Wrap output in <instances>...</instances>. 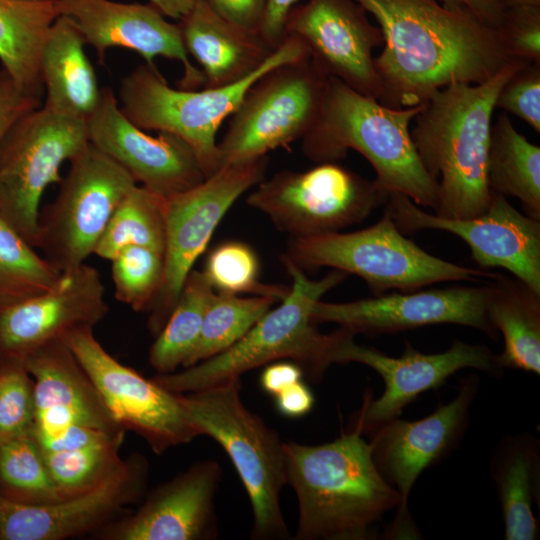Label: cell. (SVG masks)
Returning a JSON list of instances; mask_svg holds the SVG:
<instances>
[{"mask_svg": "<svg viewBox=\"0 0 540 540\" xmlns=\"http://www.w3.org/2000/svg\"><path fill=\"white\" fill-rule=\"evenodd\" d=\"M380 28L383 50L375 57L382 104H424L456 83H481L511 58L498 32L469 10L441 0H356Z\"/></svg>", "mask_w": 540, "mask_h": 540, "instance_id": "obj_1", "label": "cell"}, {"mask_svg": "<svg viewBox=\"0 0 540 540\" xmlns=\"http://www.w3.org/2000/svg\"><path fill=\"white\" fill-rule=\"evenodd\" d=\"M528 62L510 59L489 79L456 83L434 92L416 115L411 137L422 165L437 181L434 213L469 218L488 207L490 131L496 98Z\"/></svg>", "mask_w": 540, "mask_h": 540, "instance_id": "obj_2", "label": "cell"}, {"mask_svg": "<svg viewBox=\"0 0 540 540\" xmlns=\"http://www.w3.org/2000/svg\"><path fill=\"white\" fill-rule=\"evenodd\" d=\"M287 484L298 501L297 540H368L399 493L378 470L357 430L331 442H285Z\"/></svg>", "mask_w": 540, "mask_h": 540, "instance_id": "obj_3", "label": "cell"}, {"mask_svg": "<svg viewBox=\"0 0 540 540\" xmlns=\"http://www.w3.org/2000/svg\"><path fill=\"white\" fill-rule=\"evenodd\" d=\"M423 105L392 108L328 77L319 115L301 139L302 150L317 163L336 162L355 150L388 194L405 195L435 210L438 184L422 165L409 129Z\"/></svg>", "mask_w": 540, "mask_h": 540, "instance_id": "obj_4", "label": "cell"}, {"mask_svg": "<svg viewBox=\"0 0 540 540\" xmlns=\"http://www.w3.org/2000/svg\"><path fill=\"white\" fill-rule=\"evenodd\" d=\"M283 263L292 284L278 307L267 311L225 351L180 371L156 374L152 379L173 393L186 394L240 379L252 369L289 359L311 379L319 380L333 364L341 328L329 334L321 333L312 319V309L348 274L334 270L312 280L286 255Z\"/></svg>", "mask_w": 540, "mask_h": 540, "instance_id": "obj_5", "label": "cell"}, {"mask_svg": "<svg viewBox=\"0 0 540 540\" xmlns=\"http://www.w3.org/2000/svg\"><path fill=\"white\" fill-rule=\"evenodd\" d=\"M179 395L199 434L218 442L232 461L251 503L252 538H289L280 506L287 485L285 441L244 405L240 379Z\"/></svg>", "mask_w": 540, "mask_h": 540, "instance_id": "obj_6", "label": "cell"}, {"mask_svg": "<svg viewBox=\"0 0 540 540\" xmlns=\"http://www.w3.org/2000/svg\"><path fill=\"white\" fill-rule=\"evenodd\" d=\"M306 56L303 43L295 36L285 35L264 64L244 79L202 90L172 88L156 66L142 64L121 80L119 106L139 128L167 132L182 139L208 177L220 168L218 129L237 109L251 85L269 70Z\"/></svg>", "mask_w": 540, "mask_h": 540, "instance_id": "obj_7", "label": "cell"}, {"mask_svg": "<svg viewBox=\"0 0 540 540\" xmlns=\"http://www.w3.org/2000/svg\"><path fill=\"white\" fill-rule=\"evenodd\" d=\"M286 256L303 270L330 267L355 274L376 296L388 290L414 291L440 282L497 275L426 252L403 235L386 211L378 222L358 231L293 238Z\"/></svg>", "mask_w": 540, "mask_h": 540, "instance_id": "obj_8", "label": "cell"}, {"mask_svg": "<svg viewBox=\"0 0 540 540\" xmlns=\"http://www.w3.org/2000/svg\"><path fill=\"white\" fill-rule=\"evenodd\" d=\"M89 143L87 122L45 106L26 113L0 143V217L36 248L40 202L60 169Z\"/></svg>", "mask_w": 540, "mask_h": 540, "instance_id": "obj_9", "label": "cell"}, {"mask_svg": "<svg viewBox=\"0 0 540 540\" xmlns=\"http://www.w3.org/2000/svg\"><path fill=\"white\" fill-rule=\"evenodd\" d=\"M327 83L328 76L309 56L262 75L232 113L218 142L220 167L266 156L302 139L319 115Z\"/></svg>", "mask_w": 540, "mask_h": 540, "instance_id": "obj_10", "label": "cell"}, {"mask_svg": "<svg viewBox=\"0 0 540 540\" xmlns=\"http://www.w3.org/2000/svg\"><path fill=\"white\" fill-rule=\"evenodd\" d=\"M69 162L57 196L40 211L36 246L60 272L94 254L113 212L137 185L126 169L90 142Z\"/></svg>", "mask_w": 540, "mask_h": 540, "instance_id": "obj_11", "label": "cell"}, {"mask_svg": "<svg viewBox=\"0 0 540 540\" xmlns=\"http://www.w3.org/2000/svg\"><path fill=\"white\" fill-rule=\"evenodd\" d=\"M388 193L375 180L336 164L306 171L284 170L261 180L249 194L250 207L264 213L293 238L337 232L365 220Z\"/></svg>", "mask_w": 540, "mask_h": 540, "instance_id": "obj_12", "label": "cell"}, {"mask_svg": "<svg viewBox=\"0 0 540 540\" xmlns=\"http://www.w3.org/2000/svg\"><path fill=\"white\" fill-rule=\"evenodd\" d=\"M267 157L221 166L202 182L165 199L164 273L148 311L157 335L165 325L193 266L235 201L264 179Z\"/></svg>", "mask_w": 540, "mask_h": 540, "instance_id": "obj_13", "label": "cell"}, {"mask_svg": "<svg viewBox=\"0 0 540 540\" xmlns=\"http://www.w3.org/2000/svg\"><path fill=\"white\" fill-rule=\"evenodd\" d=\"M341 328L333 363L357 362L376 371L384 382L380 397L367 392L361 408L352 417L349 429L370 435L382 424L397 418L420 394L437 389L464 368H473L493 377L503 375L497 357L483 344L455 339L449 349L435 354L416 350L408 341L401 356L391 357L378 349L358 345L355 333Z\"/></svg>", "mask_w": 540, "mask_h": 540, "instance_id": "obj_14", "label": "cell"}, {"mask_svg": "<svg viewBox=\"0 0 540 540\" xmlns=\"http://www.w3.org/2000/svg\"><path fill=\"white\" fill-rule=\"evenodd\" d=\"M63 341L114 420L143 438L154 453L162 454L200 436L180 395L120 363L97 340L93 328L74 330Z\"/></svg>", "mask_w": 540, "mask_h": 540, "instance_id": "obj_15", "label": "cell"}, {"mask_svg": "<svg viewBox=\"0 0 540 540\" xmlns=\"http://www.w3.org/2000/svg\"><path fill=\"white\" fill-rule=\"evenodd\" d=\"M479 386V377L471 374L461 379L458 393L449 403H439L428 416L415 421L397 417L369 435L378 470L400 495L387 531L390 539L418 538L408 508L411 490L425 469L441 462L462 440Z\"/></svg>", "mask_w": 540, "mask_h": 540, "instance_id": "obj_16", "label": "cell"}, {"mask_svg": "<svg viewBox=\"0 0 540 540\" xmlns=\"http://www.w3.org/2000/svg\"><path fill=\"white\" fill-rule=\"evenodd\" d=\"M385 206L402 233L450 232L466 242L480 267L503 268L540 294V221L520 213L506 196L492 191L485 211L469 218L430 214L399 193H389Z\"/></svg>", "mask_w": 540, "mask_h": 540, "instance_id": "obj_17", "label": "cell"}, {"mask_svg": "<svg viewBox=\"0 0 540 540\" xmlns=\"http://www.w3.org/2000/svg\"><path fill=\"white\" fill-rule=\"evenodd\" d=\"M356 0H306L289 13L285 35L297 37L314 66L355 91L379 99L373 51L384 43L378 25Z\"/></svg>", "mask_w": 540, "mask_h": 540, "instance_id": "obj_18", "label": "cell"}, {"mask_svg": "<svg viewBox=\"0 0 540 540\" xmlns=\"http://www.w3.org/2000/svg\"><path fill=\"white\" fill-rule=\"evenodd\" d=\"M488 285L400 291L350 302L319 300L312 309L315 323L331 322L355 334L380 335L435 324H458L499 333L487 315Z\"/></svg>", "mask_w": 540, "mask_h": 540, "instance_id": "obj_19", "label": "cell"}, {"mask_svg": "<svg viewBox=\"0 0 540 540\" xmlns=\"http://www.w3.org/2000/svg\"><path fill=\"white\" fill-rule=\"evenodd\" d=\"M109 311L98 270L86 263L61 272L51 289L0 306V363H20L70 332L93 328Z\"/></svg>", "mask_w": 540, "mask_h": 540, "instance_id": "obj_20", "label": "cell"}, {"mask_svg": "<svg viewBox=\"0 0 540 540\" xmlns=\"http://www.w3.org/2000/svg\"><path fill=\"white\" fill-rule=\"evenodd\" d=\"M149 465L134 454L92 489L65 500L27 505L0 495V540H63L92 535L146 494Z\"/></svg>", "mask_w": 540, "mask_h": 540, "instance_id": "obj_21", "label": "cell"}, {"mask_svg": "<svg viewBox=\"0 0 540 540\" xmlns=\"http://www.w3.org/2000/svg\"><path fill=\"white\" fill-rule=\"evenodd\" d=\"M88 140L153 193L169 198L206 177L192 149L179 137L152 136L122 112L110 88L102 89L99 105L87 120Z\"/></svg>", "mask_w": 540, "mask_h": 540, "instance_id": "obj_22", "label": "cell"}, {"mask_svg": "<svg viewBox=\"0 0 540 540\" xmlns=\"http://www.w3.org/2000/svg\"><path fill=\"white\" fill-rule=\"evenodd\" d=\"M221 467L199 461L146 493L136 510L93 536L101 540H208L218 535L214 499Z\"/></svg>", "mask_w": 540, "mask_h": 540, "instance_id": "obj_23", "label": "cell"}, {"mask_svg": "<svg viewBox=\"0 0 540 540\" xmlns=\"http://www.w3.org/2000/svg\"><path fill=\"white\" fill-rule=\"evenodd\" d=\"M60 15L70 18L103 61L110 48L132 50L156 66V57L181 63L179 88L204 86V76L188 55L178 24L165 19L153 5L120 3L112 0H57Z\"/></svg>", "mask_w": 540, "mask_h": 540, "instance_id": "obj_24", "label": "cell"}, {"mask_svg": "<svg viewBox=\"0 0 540 540\" xmlns=\"http://www.w3.org/2000/svg\"><path fill=\"white\" fill-rule=\"evenodd\" d=\"M24 366L34 381L38 442L74 425L125 437L126 430L112 417L93 382L62 340L32 353Z\"/></svg>", "mask_w": 540, "mask_h": 540, "instance_id": "obj_25", "label": "cell"}, {"mask_svg": "<svg viewBox=\"0 0 540 540\" xmlns=\"http://www.w3.org/2000/svg\"><path fill=\"white\" fill-rule=\"evenodd\" d=\"M185 49L204 76V87L236 83L264 64L276 49L256 34L241 29L196 0L179 23Z\"/></svg>", "mask_w": 540, "mask_h": 540, "instance_id": "obj_26", "label": "cell"}, {"mask_svg": "<svg viewBox=\"0 0 540 540\" xmlns=\"http://www.w3.org/2000/svg\"><path fill=\"white\" fill-rule=\"evenodd\" d=\"M86 42L68 17L60 15L52 24L40 57V76L46 90L43 104L51 111L86 121L102 96L94 68L87 57Z\"/></svg>", "mask_w": 540, "mask_h": 540, "instance_id": "obj_27", "label": "cell"}, {"mask_svg": "<svg viewBox=\"0 0 540 540\" xmlns=\"http://www.w3.org/2000/svg\"><path fill=\"white\" fill-rule=\"evenodd\" d=\"M502 510L505 540H535L539 526L533 504L540 499V445L529 433L505 436L490 463Z\"/></svg>", "mask_w": 540, "mask_h": 540, "instance_id": "obj_28", "label": "cell"}, {"mask_svg": "<svg viewBox=\"0 0 540 540\" xmlns=\"http://www.w3.org/2000/svg\"><path fill=\"white\" fill-rule=\"evenodd\" d=\"M488 284L487 315L504 339L497 361L504 369L540 375V294L515 277Z\"/></svg>", "mask_w": 540, "mask_h": 540, "instance_id": "obj_29", "label": "cell"}, {"mask_svg": "<svg viewBox=\"0 0 540 540\" xmlns=\"http://www.w3.org/2000/svg\"><path fill=\"white\" fill-rule=\"evenodd\" d=\"M59 16L57 0H0L2 69L27 93L41 97V52Z\"/></svg>", "mask_w": 540, "mask_h": 540, "instance_id": "obj_30", "label": "cell"}, {"mask_svg": "<svg viewBox=\"0 0 540 540\" xmlns=\"http://www.w3.org/2000/svg\"><path fill=\"white\" fill-rule=\"evenodd\" d=\"M487 176L492 191L518 199L525 214L540 221V147L506 114L491 125Z\"/></svg>", "mask_w": 540, "mask_h": 540, "instance_id": "obj_31", "label": "cell"}, {"mask_svg": "<svg viewBox=\"0 0 540 540\" xmlns=\"http://www.w3.org/2000/svg\"><path fill=\"white\" fill-rule=\"evenodd\" d=\"M214 293L202 271L193 269L189 273L173 311L149 349L148 361L157 374L186 366L198 343Z\"/></svg>", "mask_w": 540, "mask_h": 540, "instance_id": "obj_32", "label": "cell"}, {"mask_svg": "<svg viewBox=\"0 0 540 540\" xmlns=\"http://www.w3.org/2000/svg\"><path fill=\"white\" fill-rule=\"evenodd\" d=\"M165 199L135 185L113 212L94 254L111 260L128 246H145L164 252Z\"/></svg>", "mask_w": 540, "mask_h": 540, "instance_id": "obj_33", "label": "cell"}, {"mask_svg": "<svg viewBox=\"0 0 540 540\" xmlns=\"http://www.w3.org/2000/svg\"><path fill=\"white\" fill-rule=\"evenodd\" d=\"M0 495L27 505H45L72 497L52 479L33 432L0 443Z\"/></svg>", "mask_w": 540, "mask_h": 540, "instance_id": "obj_34", "label": "cell"}, {"mask_svg": "<svg viewBox=\"0 0 540 540\" xmlns=\"http://www.w3.org/2000/svg\"><path fill=\"white\" fill-rule=\"evenodd\" d=\"M275 302L268 296L255 295L245 298L226 292L214 293L204 316L198 343L184 368L231 347Z\"/></svg>", "mask_w": 540, "mask_h": 540, "instance_id": "obj_35", "label": "cell"}, {"mask_svg": "<svg viewBox=\"0 0 540 540\" xmlns=\"http://www.w3.org/2000/svg\"><path fill=\"white\" fill-rule=\"evenodd\" d=\"M61 272L0 217V306L54 287Z\"/></svg>", "mask_w": 540, "mask_h": 540, "instance_id": "obj_36", "label": "cell"}, {"mask_svg": "<svg viewBox=\"0 0 540 540\" xmlns=\"http://www.w3.org/2000/svg\"><path fill=\"white\" fill-rule=\"evenodd\" d=\"M122 444L106 442L62 451L41 450L56 485L67 495L75 496L99 485L122 465Z\"/></svg>", "mask_w": 540, "mask_h": 540, "instance_id": "obj_37", "label": "cell"}, {"mask_svg": "<svg viewBox=\"0 0 540 540\" xmlns=\"http://www.w3.org/2000/svg\"><path fill=\"white\" fill-rule=\"evenodd\" d=\"M218 292L232 294L253 293L281 301L289 288L259 280V261L254 250L240 241L218 245L208 255L202 271Z\"/></svg>", "mask_w": 540, "mask_h": 540, "instance_id": "obj_38", "label": "cell"}, {"mask_svg": "<svg viewBox=\"0 0 540 540\" xmlns=\"http://www.w3.org/2000/svg\"><path fill=\"white\" fill-rule=\"evenodd\" d=\"M114 296L136 312H148L160 290L163 253L145 246H128L111 260Z\"/></svg>", "mask_w": 540, "mask_h": 540, "instance_id": "obj_39", "label": "cell"}, {"mask_svg": "<svg viewBox=\"0 0 540 540\" xmlns=\"http://www.w3.org/2000/svg\"><path fill=\"white\" fill-rule=\"evenodd\" d=\"M34 381L20 363H0V443L33 432Z\"/></svg>", "mask_w": 540, "mask_h": 540, "instance_id": "obj_40", "label": "cell"}, {"mask_svg": "<svg viewBox=\"0 0 540 540\" xmlns=\"http://www.w3.org/2000/svg\"><path fill=\"white\" fill-rule=\"evenodd\" d=\"M496 30L509 58L540 62V6H508Z\"/></svg>", "mask_w": 540, "mask_h": 540, "instance_id": "obj_41", "label": "cell"}, {"mask_svg": "<svg viewBox=\"0 0 540 540\" xmlns=\"http://www.w3.org/2000/svg\"><path fill=\"white\" fill-rule=\"evenodd\" d=\"M495 107L522 119L540 133V62L517 70L499 91Z\"/></svg>", "mask_w": 540, "mask_h": 540, "instance_id": "obj_42", "label": "cell"}, {"mask_svg": "<svg viewBox=\"0 0 540 540\" xmlns=\"http://www.w3.org/2000/svg\"><path fill=\"white\" fill-rule=\"evenodd\" d=\"M41 106V97L19 88L0 70V143L10 127L23 115Z\"/></svg>", "mask_w": 540, "mask_h": 540, "instance_id": "obj_43", "label": "cell"}, {"mask_svg": "<svg viewBox=\"0 0 540 540\" xmlns=\"http://www.w3.org/2000/svg\"><path fill=\"white\" fill-rule=\"evenodd\" d=\"M203 1L213 12L227 22L246 31L258 34L266 0Z\"/></svg>", "mask_w": 540, "mask_h": 540, "instance_id": "obj_44", "label": "cell"}, {"mask_svg": "<svg viewBox=\"0 0 540 540\" xmlns=\"http://www.w3.org/2000/svg\"><path fill=\"white\" fill-rule=\"evenodd\" d=\"M299 2L300 0H266L258 34L272 49H277L282 44L287 17Z\"/></svg>", "mask_w": 540, "mask_h": 540, "instance_id": "obj_45", "label": "cell"}, {"mask_svg": "<svg viewBox=\"0 0 540 540\" xmlns=\"http://www.w3.org/2000/svg\"><path fill=\"white\" fill-rule=\"evenodd\" d=\"M278 412L289 418H300L313 408L315 398L310 388L301 380L274 396Z\"/></svg>", "mask_w": 540, "mask_h": 540, "instance_id": "obj_46", "label": "cell"}, {"mask_svg": "<svg viewBox=\"0 0 540 540\" xmlns=\"http://www.w3.org/2000/svg\"><path fill=\"white\" fill-rule=\"evenodd\" d=\"M303 369L295 362L279 361L267 364L260 377V385L264 392L273 397L287 387L301 381Z\"/></svg>", "mask_w": 540, "mask_h": 540, "instance_id": "obj_47", "label": "cell"}, {"mask_svg": "<svg viewBox=\"0 0 540 540\" xmlns=\"http://www.w3.org/2000/svg\"><path fill=\"white\" fill-rule=\"evenodd\" d=\"M444 4L465 8L483 22L497 28L505 14V0H441Z\"/></svg>", "mask_w": 540, "mask_h": 540, "instance_id": "obj_48", "label": "cell"}, {"mask_svg": "<svg viewBox=\"0 0 540 540\" xmlns=\"http://www.w3.org/2000/svg\"><path fill=\"white\" fill-rule=\"evenodd\" d=\"M164 16L180 21L193 8L196 0H149Z\"/></svg>", "mask_w": 540, "mask_h": 540, "instance_id": "obj_49", "label": "cell"}, {"mask_svg": "<svg viewBox=\"0 0 540 540\" xmlns=\"http://www.w3.org/2000/svg\"><path fill=\"white\" fill-rule=\"evenodd\" d=\"M508 6H540V0H505Z\"/></svg>", "mask_w": 540, "mask_h": 540, "instance_id": "obj_50", "label": "cell"}, {"mask_svg": "<svg viewBox=\"0 0 540 540\" xmlns=\"http://www.w3.org/2000/svg\"><path fill=\"white\" fill-rule=\"evenodd\" d=\"M26 1H50V0H26Z\"/></svg>", "mask_w": 540, "mask_h": 540, "instance_id": "obj_51", "label": "cell"}]
</instances>
